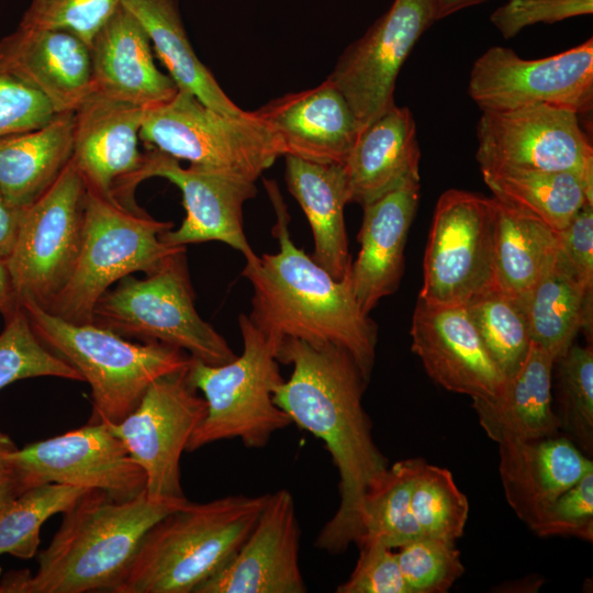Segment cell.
Masks as SVG:
<instances>
[{"label":"cell","instance_id":"1","mask_svg":"<svg viewBox=\"0 0 593 593\" xmlns=\"http://www.w3.org/2000/svg\"><path fill=\"white\" fill-rule=\"evenodd\" d=\"M277 359L293 369L290 378L275 388V404L292 423L324 443L338 471L339 505L314 545L339 555L359 540L363 496L389 467L362 406L368 382L353 356L336 345L284 338Z\"/></svg>","mask_w":593,"mask_h":593},{"label":"cell","instance_id":"2","mask_svg":"<svg viewBox=\"0 0 593 593\" xmlns=\"http://www.w3.org/2000/svg\"><path fill=\"white\" fill-rule=\"evenodd\" d=\"M264 184L276 213L272 234L279 248L246 262L243 269L253 287L249 318L278 342L296 338L345 348L369 382L378 329L360 310L349 272L337 280L294 245L288 208L277 183L265 179Z\"/></svg>","mask_w":593,"mask_h":593},{"label":"cell","instance_id":"3","mask_svg":"<svg viewBox=\"0 0 593 593\" xmlns=\"http://www.w3.org/2000/svg\"><path fill=\"white\" fill-rule=\"evenodd\" d=\"M188 500L154 501L145 491L115 501L88 490L68 511L47 548L37 553V570L9 572L0 593H115L149 528Z\"/></svg>","mask_w":593,"mask_h":593},{"label":"cell","instance_id":"4","mask_svg":"<svg viewBox=\"0 0 593 593\" xmlns=\"http://www.w3.org/2000/svg\"><path fill=\"white\" fill-rule=\"evenodd\" d=\"M268 497L187 501L145 534L115 593H194L238 551Z\"/></svg>","mask_w":593,"mask_h":593},{"label":"cell","instance_id":"5","mask_svg":"<svg viewBox=\"0 0 593 593\" xmlns=\"http://www.w3.org/2000/svg\"><path fill=\"white\" fill-rule=\"evenodd\" d=\"M21 306L38 339L89 383V423H120L155 380L187 370L192 360L176 347L157 342L133 343L93 323L66 321L34 302L24 301Z\"/></svg>","mask_w":593,"mask_h":593},{"label":"cell","instance_id":"6","mask_svg":"<svg viewBox=\"0 0 593 593\" xmlns=\"http://www.w3.org/2000/svg\"><path fill=\"white\" fill-rule=\"evenodd\" d=\"M238 325L243 338L239 356L216 366L192 358L187 370L188 382L206 402L205 417L191 435L187 451L235 438L247 448H262L292 423L272 399L275 388L283 381L277 359L280 342L246 314L239 315Z\"/></svg>","mask_w":593,"mask_h":593},{"label":"cell","instance_id":"7","mask_svg":"<svg viewBox=\"0 0 593 593\" xmlns=\"http://www.w3.org/2000/svg\"><path fill=\"white\" fill-rule=\"evenodd\" d=\"M172 226V222L156 220L139 206L124 205L87 188L76 266L45 310L72 323H91L97 301L113 283L133 272H152L186 249L160 238Z\"/></svg>","mask_w":593,"mask_h":593},{"label":"cell","instance_id":"8","mask_svg":"<svg viewBox=\"0 0 593 593\" xmlns=\"http://www.w3.org/2000/svg\"><path fill=\"white\" fill-rule=\"evenodd\" d=\"M186 249L167 258L142 279L128 275L97 301L91 323L125 338L157 342L209 365L236 357L226 339L194 306Z\"/></svg>","mask_w":593,"mask_h":593},{"label":"cell","instance_id":"9","mask_svg":"<svg viewBox=\"0 0 593 593\" xmlns=\"http://www.w3.org/2000/svg\"><path fill=\"white\" fill-rule=\"evenodd\" d=\"M139 138L149 148L191 166L251 182L282 156L272 134L253 111L239 118L224 115L184 90L144 109Z\"/></svg>","mask_w":593,"mask_h":593},{"label":"cell","instance_id":"10","mask_svg":"<svg viewBox=\"0 0 593 593\" xmlns=\"http://www.w3.org/2000/svg\"><path fill=\"white\" fill-rule=\"evenodd\" d=\"M87 187L74 161L34 202L21 210L5 260L20 301L46 309L68 282L82 240Z\"/></svg>","mask_w":593,"mask_h":593},{"label":"cell","instance_id":"11","mask_svg":"<svg viewBox=\"0 0 593 593\" xmlns=\"http://www.w3.org/2000/svg\"><path fill=\"white\" fill-rule=\"evenodd\" d=\"M495 198L449 189L438 199L423 260L418 300L467 305L495 289Z\"/></svg>","mask_w":593,"mask_h":593},{"label":"cell","instance_id":"12","mask_svg":"<svg viewBox=\"0 0 593 593\" xmlns=\"http://www.w3.org/2000/svg\"><path fill=\"white\" fill-rule=\"evenodd\" d=\"M579 119L546 104L482 111L475 153L481 171H569L593 182V148Z\"/></svg>","mask_w":593,"mask_h":593},{"label":"cell","instance_id":"13","mask_svg":"<svg viewBox=\"0 0 593 593\" xmlns=\"http://www.w3.org/2000/svg\"><path fill=\"white\" fill-rule=\"evenodd\" d=\"M468 93L482 111L546 104L586 114L593 107V38L540 59L492 46L474 61Z\"/></svg>","mask_w":593,"mask_h":593},{"label":"cell","instance_id":"14","mask_svg":"<svg viewBox=\"0 0 593 593\" xmlns=\"http://www.w3.org/2000/svg\"><path fill=\"white\" fill-rule=\"evenodd\" d=\"M187 370L155 380L132 413L107 424L143 469L145 492L154 501L186 499L180 459L206 414V402L188 382Z\"/></svg>","mask_w":593,"mask_h":593},{"label":"cell","instance_id":"15","mask_svg":"<svg viewBox=\"0 0 593 593\" xmlns=\"http://www.w3.org/2000/svg\"><path fill=\"white\" fill-rule=\"evenodd\" d=\"M434 22V0H393L339 56L327 80L347 100L360 133L395 105L400 69Z\"/></svg>","mask_w":593,"mask_h":593},{"label":"cell","instance_id":"16","mask_svg":"<svg viewBox=\"0 0 593 593\" xmlns=\"http://www.w3.org/2000/svg\"><path fill=\"white\" fill-rule=\"evenodd\" d=\"M152 177H161L176 184L182 194L186 217L177 230H168L160 238L171 246L222 242L238 250L246 262L258 256L249 245L243 221L244 203L256 195L255 182L195 166L181 167L179 160L149 148L134 176L131 189Z\"/></svg>","mask_w":593,"mask_h":593},{"label":"cell","instance_id":"17","mask_svg":"<svg viewBox=\"0 0 593 593\" xmlns=\"http://www.w3.org/2000/svg\"><path fill=\"white\" fill-rule=\"evenodd\" d=\"M13 458L33 485L56 482L100 490L115 501L134 499L146 486L143 469L104 423L18 448Z\"/></svg>","mask_w":593,"mask_h":593},{"label":"cell","instance_id":"18","mask_svg":"<svg viewBox=\"0 0 593 593\" xmlns=\"http://www.w3.org/2000/svg\"><path fill=\"white\" fill-rule=\"evenodd\" d=\"M144 109L93 91L74 112L71 160L86 187L127 206H138L131 183L139 150Z\"/></svg>","mask_w":593,"mask_h":593},{"label":"cell","instance_id":"19","mask_svg":"<svg viewBox=\"0 0 593 593\" xmlns=\"http://www.w3.org/2000/svg\"><path fill=\"white\" fill-rule=\"evenodd\" d=\"M300 526L292 494L269 493L253 530L234 557L194 593H304Z\"/></svg>","mask_w":593,"mask_h":593},{"label":"cell","instance_id":"20","mask_svg":"<svg viewBox=\"0 0 593 593\" xmlns=\"http://www.w3.org/2000/svg\"><path fill=\"white\" fill-rule=\"evenodd\" d=\"M412 351L444 389L490 399L506 378L486 350L466 307L429 305L417 300L410 329Z\"/></svg>","mask_w":593,"mask_h":593},{"label":"cell","instance_id":"21","mask_svg":"<svg viewBox=\"0 0 593 593\" xmlns=\"http://www.w3.org/2000/svg\"><path fill=\"white\" fill-rule=\"evenodd\" d=\"M253 112L272 134L282 156L314 163L344 165L360 134L350 105L327 79Z\"/></svg>","mask_w":593,"mask_h":593},{"label":"cell","instance_id":"22","mask_svg":"<svg viewBox=\"0 0 593 593\" xmlns=\"http://www.w3.org/2000/svg\"><path fill=\"white\" fill-rule=\"evenodd\" d=\"M0 68L42 94L56 113L75 112L96 91L89 46L64 30L18 25L0 40Z\"/></svg>","mask_w":593,"mask_h":593},{"label":"cell","instance_id":"23","mask_svg":"<svg viewBox=\"0 0 593 593\" xmlns=\"http://www.w3.org/2000/svg\"><path fill=\"white\" fill-rule=\"evenodd\" d=\"M421 191V179H410L362 206L360 249L349 280L363 314L394 293L404 272V248Z\"/></svg>","mask_w":593,"mask_h":593},{"label":"cell","instance_id":"24","mask_svg":"<svg viewBox=\"0 0 593 593\" xmlns=\"http://www.w3.org/2000/svg\"><path fill=\"white\" fill-rule=\"evenodd\" d=\"M96 91L146 109L179 90L155 64L152 43L138 20L122 4L89 44Z\"/></svg>","mask_w":593,"mask_h":593},{"label":"cell","instance_id":"25","mask_svg":"<svg viewBox=\"0 0 593 593\" xmlns=\"http://www.w3.org/2000/svg\"><path fill=\"white\" fill-rule=\"evenodd\" d=\"M499 455L506 501L529 528L559 495L593 470L591 457L558 434L500 443Z\"/></svg>","mask_w":593,"mask_h":593},{"label":"cell","instance_id":"26","mask_svg":"<svg viewBox=\"0 0 593 593\" xmlns=\"http://www.w3.org/2000/svg\"><path fill=\"white\" fill-rule=\"evenodd\" d=\"M421 150L409 108L396 104L366 127L344 164L349 203L365 206L419 177Z\"/></svg>","mask_w":593,"mask_h":593},{"label":"cell","instance_id":"27","mask_svg":"<svg viewBox=\"0 0 593 593\" xmlns=\"http://www.w3.org/2000/svg\"><path fill=\"white\" fill-rule=\"evenodd\" d=\"M553 366L555 358L532 342L523 363L506 378L497 395L472 399V407L489 438L500 444L559 433L552 407Z\"/></svg>","mask_w":593,"mask_h":593},{"label":"cell","instance_id":"28","mask_svg":"<svg viewBox=\"0 0 593 593\" xmlns=\"http://www.w3.org/2000/svg\"><path fill=\"white\" fill-rule=\"evenodd\" d=\"M286 157V183L309 221L314 249L311 258L342 280L351 259L344 220L349 203L344 165L321 164L295 156Z\"/></svg>","mask_w":593,"mask_h":593},{"label":"cell","instance_id":"29","mask_svg":"<svg viewBox=\"0 0 593 593\" xmlns=\"http://www.w3.org/2000/svg\"><path fill=\"white\" fill-rule=\"evenodd\" d=\"M74 112L45 125L0 136V191L22 210L59 177L72 156Z\"/></svg>","mask_w":593,"mask_h":593},{"label":"cell","instance_id":"30","mask_svg":"<svg viewBox=\"0 0 593 593\" xmlns=\"http://www.w3.org/2000/svg\"><path fill=\"white\" fill-rule=\"evenodd\" d=\"M147 33L160 61L179 90L195 96L206 107L224 115L239 118V108L201 63L187 35L177 0H122Z\"/></svg>","mask_w":593,"mask_h":593},{"label":"cell","instance_id":"31","mask_svg":"<svg viewBox=\"0 0 593 593\" xmlns=\"http://www.w3.org/2000/svg\"><path fill=\"white\" fill-rule=\"evenodd\" d=\"M519 299L532 342L555 361L570 348L581 329L592 338L593 291L578 281L559 249L533 288Z\"/></svg>","mask_w":593,"mask_h":593},{"label":"cell","instance_id":"32","mask_svg":"<svg viewBox=\"0 0 593 593\" xmlns=\"http://www.w3.org/2000/svg\"><path fill=\"white\" fill-rule=\"evenodd\" d=\"M495 201V289L523 298L555 257L558 232L528 211Z\"/></svg>","mask_w":593,"mask_h":593},{"label":"cell","instance_id":"33","mask_svg":"<svg viewBox=\"0 0 593 593\" xmlns=\"http://www.w3.org/2000/svg\"><path fill=\"white\" fill-rule=\"evenodd\" d=\"M481 174L497 200L533 213L556 232L585 203H593V182L573 172L503 169Z\"/></svg>","mask_w":593,"mask_h":593},{"label":"cell","instance_id":"34","mask_svg":"<svg viewBox=\"0 0 593 593\" xmlns=\"http://www.w3.org/2000/svg\"><path fill=\"white\" fill-rule=\"evenodd\" d=\"M423 458L389 466L367 490L361 505V536L356 542L380 541L396 549L423 536L412 512L411 495Z\"/></svg>","mask_w":593,"mask_h":593},{"label":"cell","instance_id":"35","mask_svg":"<svg viewBox=\"0 0 593 593\" xmlns=\"http://www.w3.org/2000/svg\"><path fill=\"white\" fill-rule=\"evenodd\" d=\"M88 490L47 482L34 485L0 510V555L30 559L37 553L45 521L68 511Z\"/></svg>","mask_w":593,"mask_h":593},{"label":"cell","instance_id":"36","mask_svg":"<svg viewBox=\"0 0 593 593\" xmlns=\"http://www.w3.org/2000/svg\"><path fill=\"white\" fill-rule=\"evenodd\" d=\"M490 356L505 378L523 363L532 337L519 298L492 289L466 305Z\"/></svg>","mask_w":593,"mask_h":593},{"label":"cell","instance_id":"37","mask_svg":"<svg viewBox=\"0 0 593 593\" xmlns=\"http://www.w3.org/2000/svg\"><path fill=\"white\" fill-rule=\"evenodd\" d=\"M411 504L423 536L456 542L463 535L469 502L448 469L424 460L414 480Z\"/></svg>","mask_w":593,"mask_h":593},{"label":"cell","instance_id":"38","mask_svg":"<svg viewBox=\"0 0 593 593\" xmlns=\"http://www.w3.org/2000/svg\"><path fill=\"white\" fill-rule=\"evenodd\" d=\"M559 430L588 457L593 456V349L571 345L559 357Z\"/></svg>","mask_w":593,"mask_h":593},{"label":"cell","instance_id":"39","mask_svg":"<svg viewBox=\"0 0 593 593\" xmlns=\"http://www.w3.org/2000/svg\"><path fill=\"white\" fill-rule=\"evenodd\" d=\"M4 321L0 333V390L37 377L83 381L75 367L38 339L22 306Z\"/></svg>","mask_w":593,"mask_h":593},{"label":"cell","instance_id":"40","mask_svg":"<svg viewBox=\"0 0 593 593\" xmlns=\"http://www.w3.org/2000/svg\"><path fill=\"white\" fill-rule=\"evenodd\" d=\"M396 549L409 593H446L465 572L456 542L421 536Z\"/></svg>","mask_w":593,"mask_h":593},{"label":"cell","instance_id":"41","mask_svg":"<svg viewBox=\"0 0 593 593\" xmlns=\"http://www.w3.org/2000/svg\"><path fill=\"white\" fill-rule=\"evenodd\" d=\"M122 0H31L19 25L68 31L88 46Z\"/></svg>","mask_w":593,"mask_h":593},{"label":"cell","instance_id":"42","mask_svg":"<svg viewBox=\"0 0 593 593\" xmlns=\"http://www.w3.org/2000/svg\"><path fill=\"white\" fill-rule=\"evenodd\" d=\"M540 537L593 540V470L559 495L530 528Z\"/></svg>","mask_w":593,"mask_h":593},{"label":"cell","instance_id":"43","mask_svg":"<svg viewBox=\"0 0 593 593\" xmlns=\"http://www.w3.org/2000/svg\"><path fill=\"white\" fill-rule=\"evenodd\" d=\"M357 546L356 566L337 593H409L393 548L374 540Z\"/></svg>","mask_w":593,"mask_h":593},{"label":"cell","instance_id":"44","mask_svg":"<svg viewBox=\"0 0 593 593\" xmlns=\"http://www.w3.org/2000/svg\"><path fill=\"white\" fill-rule=\"evenodd\" d=\"M592 12L593 0H507L490 20L504 38H512L533 24L556 23Z\"/></svg>","mask_w":593,"mask_h":593},{"label":"cell","instance_id":"45","mask_svg":"<svg viewBox=\"0 0 593 593\" xmlns=\"http://www.w3.org/2000/svg\"><path fill=\"white\" fill-rule=\"evenodd\" d=\"M55 114L42 94L0 68V136L43 126Z\"/></svg>","mask_w":593,"mask_h":593},{"label":"cell","instance_id":"46","mask_svg":"<svg viewBox=\"0 0 593 593\" xmlns=\"http://www.w3.org/2000/svg\"><path fill=\"white\" fill-rule=\"evenodd\" d=\"M559 253L589 291H593V203H585L558 232Z\"/></svg>","mask_w":593,"mask_h":593},{"label":"cell","instance_id":"47","mask_svg":"<svg viewBox=\"0 0 593 593\" xmlns=\"http://www.w3.org/2000/svg\"><path fill=\"white\" fill-rule=\"evenodd\" d=\"M16 449L14 441L0 430V510L34 486L13 458Z\"/></svg>","mask_w":593,"mask_h":593},{"label":"cell","instance_id":"48","mask_svg":"<svg viewBox=\"0 0 593 593\" xmlns=\"http://www.w3.org/2000/svg\"><path fill=\"white\" fill-rule=\"evenodd\" d=\"M21 210L13 206L0 191V258L7 260L12 251Z\"/></svg>","mask_w":593,"mask_h":593},{"label":"cell","instance_id":"49","mask_svg":"<svg viewBox=\"0 0 593 593\" xmlns=\"http://www.w3.org/2000/svg\"><path fill=\"white\" fill-rule=\"evenodd\" d=\"M20 307L7 261L0 258V313L5 318Z\"/></svg>","mask_w":593,"mask_h":593},{"label":"cell","instance_id":"50","mask_svg":"<svg viewBox=\"0 0 593 593\" xmlns=\"http://www.w3.org/2000/svg\"><path fill=\"white\" fill-rule=\"evenodd\" d=\"M485 1L488 0H434L436 21L465 8L477 5Z\"/></svg>","mask_w":593,"mask_h":593},{"label":"cell","instance_id":"51","mask_svg":"<svg viewBox=\"0 0 593 593\" xmlns=\"http://www.w3.org/2000/svg\"><path fill=\"white\" fill-rule=\"evenodd\" d=\"M1 572H2V570H1V568H0V577H1Z\"/></svg>","mask_w":593,"mask_h":593}]
</instances>
